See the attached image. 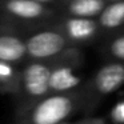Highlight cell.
<instances>
[{
	"label": "cell",
	"mask_w": 124,
	"mask_h": 124,
	"mask_svg": "<svg viewBox=\"0 0 124 124\" xmlns=\"http://www.w3.org/2000/svg\"><path fill=\"white\" fill-rule=\"evenodd\" d=\"M72 100L68 96L55 95L41 100L31 112V124H62L72 112Z\"/></svg>",
	"instance_id": "obj_1"
},
{
	"label": "cell",
	"mask_w": 124,
	"mask_h": 124,
	"mask_svg": "<svg viewBox=\"0 0 124 124\" xmlns=\"http://www.w3.org/2000/svg\"><path fill=\"white\" fill-rule=\"evenodd\" d=\"M81 83L80 76L75 75L72 68L70 67H57L51 71L49 76V91L54 92H64L76 88Z\"/></svg>",
	"instance_id": "obj_6"
},
{
	"label": "cell",
	"mask_w": 124,
	"mask_h": 124,
	"mask_svg": "<svg viewBox=\"0 0 124 124\" xmlns=\"http://www.w3.org/2000/svg\"><path fill=\"white\" fill-rule=\"evenodd\" d=\"M6 9L14 16L25 20L38 19L46 12L44 7L33 0H8L6 3Z\"/></svg>",
	"instance_id": "obj_7"
},
{
	"label": "cell",
	"mask_w": 124,
	"mask_h": 124,
	"mask_svg": "<svg viewBox=\"0 0 124 124\" xmlns=\"http://www.w3.org/2000/svg\"><path fill=\"white\" fill-rule=\"evenodd\" d=\"M14 68L11 67V64L4 62H0V81H11L14 79Z\"/></svg>",
	"instance_id": "obj_13"
},
{
	"label": "cell",
	"mask_w": 124,
	"mask_h": 124,
	"mask_svg": "<svg viewBox=\"0 0 124 124\" xmlns=\"http://www.w3.org/2000/svg\"><path fill=\"white\" fill-rule=\"evenodd\" d=\"M89 124H101V123H89Z\"/></svg>",
	"instance_id": "obj_16"
},
{
	"label": "cell",
	"mask_w": 124,
	"mask_h": 124,
	"mask_svg": "<svg viewBox=\"0 0 124 124\" xmlns=\"http://www.w3.org/2000/svg\"><path fill=\"white\" fill-rule=\"evenodd\" d=\"M51 70L41 63H33L25 68L23 73V87L25 92L32 97H41L49 91Z\"/></svg>",
	"instance_id": "obj_3"
},
{
	"label": "cell",
	"mask_w": 124,
	"mask_h": 124,
	"mask_svg": "<svg viewBox=\"0 0 124 124\" xmlns=\"http://www.w3.org/2000/svg\"><path fill=\"white\" fill-rule=\"evenodd\" d=\"M65 38L59 32L43 31L32 35L25 43V49L33 59H46L57 55L65 47Z\"/></svg>",
	"instance_id": "obj_2"
},
{
	"label": "cell",
	"mask_w": 124,
	"mask_h": 124,
	"mask_svg": "<svg viewBox=\"0 0 124 124\" xmlns=\"http://www.w3.org/2000/svg\"><path fill=\"white\" fill-rule=\"evenodd\" d=\"M27 54L25 43L14 35H0V62H19Z\"/></svg>",
	"instance_id": "obj_5"
},
{
	"label": "cell",
	"mask_w": 124,
	"mask_h": 124,
	"mask_svg": "<svg viewBox=\"0 0 124 124\" xmlns=\"http://www.w3.org/2000/svg\"><path fill=\"white\" fill-rule=\"evenodd\" d=\"M65 32L73 40H88L95 35L97 27L96 23L91 19H80V17H72L68 19L64 24Z\"/></svg>",
	"instance_id": "obj_8"
},
{
	"label": "cell",
	"mask_w": 124,
	"mask_h": 124,
	"mask_svg": "<svg viewBox=\"0 0 124 124\" xmlns=\"http://www.w3.org/2000/svg\"><path fill=\"white\" fill-rule=\"evenodd\" d=\"M33 1H36V3L41 4V3H48V1H52V0H33Z\"/></svg>",
	"instance_id": "obj_14"
},
{
	"label": "cell",
	"mask_w": 124,
	"mask_h": 124,
	"mask_svg": "<svg viewBox=\"0 0 124 124\" xmlns=\"http://www.w3.org/2000/svg\"><path fill=\"white\" fill-rule=\"evenodd\" d=\"M111 54L120 60H124V35L115 39L111 44Z\"/></svg>",
	"instance_id": "obj_12"
},
{
	"label": "cell",
	"mask_w": 124,
	"mask_h": 124,
	"mask_svg": "<svg viewBox=\"0 0 124 124\" xmlns=\"http://www.w3.org/2000/svg\"><path fill=\"white\" fill-rule=\"evenodd\" d=\"M104 8V0H72L70 12L75 17L91 19L99 15Z\"/></svg>",
	"instance_id": "obj_9"
},
{
	"label": "cell",
	"mask_w": 124,
	"mask_h": 124,
	"mask_svg": "<svg viewBox=\"0 0 124 124\" xmlns=\"http://www.w3.org/2000/svg\"><path fill=\"white\" fill-rule=\"evenodd\" d=\"M124 84V65L112 63L100 68L95 76V88L103 95L115 92Z\"/></svg>",
	"instance_id": "obj_4"
},
{
	"label": "cell",
	"mask_w": 124,
	"mask_h": 124,
	"mask_svg": "<svg viewBox=\"0 0 124 124\" xmlns=\"http://www.w3.org/2000/svg\"><path fill=\"white\" fill-rule=\"evenodd\" d=\"M109 117L115 123H119V124L124 123V100H121V101L116 103L113 105L112 109H111Z\"/></svg>",
	"instance_id": "obj_11"
},
{
	"label": "cell",
	"mask_w": 124,
	"mask_h": 124,
	"mask_svg": "<svg viewBox=\"0 0 124 124\" xmlns=\"http://www.w3.org/2000/svg\"><path fill=\"white\" fill-rule=\"evenodd\" d=\"M111 1H113V3H116V1H124V0H111Z\"/></svg>",
	"instance_id": "obj_15"
},
{
	"label": "cell",
	"mask_w": 124,
	"mask_h": 124,
	"mask_svg": "<svg viewBox=\"0 0 124 124\" xmlns=\"http://www.w3.org/2000/svg\"><path fill=\"white\" fill-rule=\"evenodd\" d=\"M100 24L105 28H116L124 23V1H116L100 12Z\"/></svg>",
	"instance_id": "obj_10"
}]
</instances>
